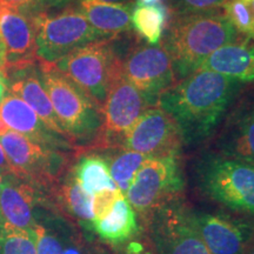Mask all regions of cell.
<instances>
[{"mask_svg":"<svg viewBox=\"0 0 254 254\" xmlns=\"http://www.w3.org/2000/svg\"><path fill=\"white\" fill-rule=\"evenodd\" d=\"M245 84L212 71L193 72L168 87L158 100L177 124L184 146L193 147L211 139Z\"/></svg>","mask_w":254,"mask_h":254,"instance_id":"6da1fadb","label":"cell"},{"mask_svg":"<svg viewBox=\"0 0 254 254\" xmlns=\"http://www.w3.org/2000/svg\"><path fill=\"white\" fill-rule=\"evenodd\" d=\"M240 36L221 9L196 13L168 12L160 43L172 59L178 81L198 71L212 53Z\"/></svg>","mask_w":254,"mask_h":254,"instance_id":"7a4b0ae2","label":"cell"},{"mask_svg":"<svg viewBox=\"0 0 254 254\" xmlns=\"http://www.w3.org/2000/svg\"><path fill=\"white\" fill-rule=\"evenodd\" d=\"M37 66L65 134L77 148L94 150L103 129L101 107L55 64L38 62Z\"/></svg>","mask_w":254,"mask_h":254,"instance_id":"3957f363","label":"cell"},{"mask_svg":"<svg viewBox=\"0 0 254 254\" xmlns=\"http://www.w3.org/2000/svg\"><path fill=\"white\" fill-rule=\"evenodd\" d=\"M195 174L200 190L208 199L254 219V165L212 152L199 159Z\"/></svg>","mask_w":254,"mask_h":254,"instance_id":"277c9868","label":"cell"},{"mask_svg":"<svg viewBox=\"0 0 254 254\" xmlns=\"http://www.w3.org/2000/svg\"><path fill=\"white\" fill-rule=\"evenodd\" d=\"M116 38L79 47L55 64L60 72L90 95L101 110L120 66Z\"/></svg>","mask_w":254,"mask_h":254,"instance_id":"5b68a950","label":"cell"},{"mask_svg":"<svg viewBox=\"0 0 254 254\" xmlns=\"http://www.w3.org/2000/svg\"><path fill=\"white\" fill-rule=\"evenodd\" d=\"M36 25L37 60L56 64L72 51L94 41L111 39L97 31L77 8H66L57 14L45 11L33 13Z\"/></svg>","mask_w":254,"mask_h":254,"instance_id":"8992f818","label":"cell"},{"mask_svg":"<svg viewBox=\"0 0 254 254\" xmlns=\"http://www.w3.org/2000/svg\"><path fill=\"white\" fill-rule=\"evenodd\" d=\"M184 184L179 153L147 157L124 195L138 215L147 219L160 206L178 198Z\"/></svg>","mask_w":254,"mask_h":254,"instance_id":"52a82bcc","label":"cell"},{"mask_svg":"<svg viewBox=\"0 0 254 254\" xmlns=\"http://www.w3.org/2000/svg\"><path fill=\"white\" fill-rule=\"evenodd\" d=\"M0 145L13 173L25 177L51 190L68 166L67 152L37 144L20 133L9 129L0 120Z\"/></svg>","mask_w":254,"mask_h":254,"instance_id":"ba28073f","label":"cell"},{"mask_svg":"<svg viewBox=\"0 0 254 254\" xmlns=\"http://www.w3.org/2000/svg\"><path fill=\"white\" fill-rule=\"evenodd\" d=\"M148 219V236L154 254H211L200 236L192 208L174 198Z\"/></svg>","mask_w":254,"mask_h":254,"instance_id":"9c48e42d","label":"cell"},{"mask_svg":"<svg viewBox=\"0 0 254 254\" xmlns=\"http://www.w3.org/2000/svg\"><path fill=\"white\" fill-rule=\"evenodd\" d=\"M120 58V71L138 88L150 106L177 81L173 63L163 44H133Z\"/></svg>","mask_w":254,"mask_h":254,"instance_id":"30bf717a","label":"cell"},{"mask_svg":"<svg viewBox=\"0 0 254 254\" xmlns=\"http://www.w3.org/2000/svg\"><path fill=\"white\" fill-rule=\"evenodd\" d=\"M148 107L144 95L124 77L119 66L103 105V129L94 150L116 147Z\"/></svg>","mask_w":254,"mask_h":254,"instance_id":"8fae6325","label":"cell"},{"mask_svg":"<svg viewBox=\"0 0 254 254\" xmlns=\"http://www.w3.org/2000/svg\"><path fill=\"white\" fill-rule=\"evenodd\" d=\"M182 146L177 124L166 111L155 105L146 109L114 148L157 157L180 153Z\"/></svg>","mask_w":254,"mask_h":254,"instance_id":"7c38bea8","label":"cell"},{"mask_svg":"<svg viewBox=\"0 0 254 254\" xmlns=\"http://www.w3.org/2000/svg\"><path fill=\"white\" fill-rule=\"evenodd\" d=\"M37 63L33 13L0 7V69L7 77Z\"/></svg>","mask_w":254,"mask_h":254,"instance_id":"4fadbf2b","label":"cell"},{"mask_svg":"<svg viewBox=\"0 0 254 254\" xmlns=\"http://www.w3.org/2000/svg\"><path fill=\"white\" fill-rule=\"evenodd\" d=\"M37 254H92L78 224L64 215L52 201L36 212L34 225Z\"/></svg>","mask_w":254,"mask_h":254,"instance_id":"5bb4252c","label":"cell"},{"mask_svg":"<svg viewBox=\"0 0 254 254\" xmlns=\"http://www.w3.org/2000/svg\"><path fill=\"white\" fill-rule=\"evenodd\" d=\"M200 236L211 254H245L254 237V219L192 208Z\"/></svg>","mask_w":254,"mask_h":254,"instance_id":"9a60e30c","label":"cell"},{"mask_svg":"<svg viewBox=\"0 0 254 254\" xmlns=\"http://www.w3.org/2000/svg\"><path fill=\"white\" fill-rule=\"evenodd\" d=\"M217 152L254 165V87L241 91L217 138Z\"/></svg>","mask_w":254,"mask_h":254,"instance_id":"2e32d148","label":"cell"},{"mask_svg":"<svg viewBox=\"0 0 254 254\" xmlns=\"http://www.w3.org/2000/svg\"><path fill=\"white\" fill-rule=\"evenodd\" d=\"M50 201V190L39 184L13 172L2 176L0 215L12 226L33 232L38 207Z\"/></svg>","mask_w":254,"mask_h":254,"instance_id":"e0dca14e","label":"cell"},{"mask_svg":"<svg viewBox=\"0 0 254 254\" xmlns=\"http://www.w3.org/2000/svg\"><path fill=\"white\" fill-rule=\"evenodd\" d=\"M0 120L9 129L45 147L67 153L77 150L68 138L52 131L24 100L14 94L5 95L0 103Z\"/></svg>","mask_w":254,"mask_h":254,"instance_id":"ac0fdd59","label":"cell"},{"mask_svg":"<svg viewBox=\"0 0 254 254\" xmlns=\"http://www.w3.org/2000/svg\"><path fill=\"white\" fill-rule=\"evenodd\" d=\"M199 69L217 72L245 85H254V33L240 36L233 43L220 47L200 65Z\"/></svg>","mask_w":254,"mask_h":254,"instance_id":"d6986e66","label":"cell"},{"mask_svg":"<svg viewBox=\"0 0 254 254\" xmlns=\"http://www.w3.org/2000/svg\"><path fill=\"white\" fill-rule=\"evenodd\" d=\"M7 81L12 94L24 100L52 131L67 138L62 128L49 94L40 80L37 64L30 67L11 72L7 74Z\"/></svg>","mask_w":254,"mask_h":254,"instance_id":"ffe728a7","label":"cell"},{"mask_svg":"<svg viewBox=\"0 0 254 254\" xmlns=\"http://www.w3.org/2000/svg\"><path fill=\"white\" fill-rule=\"evenodd\" d=\"M50 195L53 204L64 215L80 225L79 227L84 231V234H93L92 195L82 190L69 168L52 186Z\"/></svg>","mask_w":254,"mask_h":254,"instance_id":"44dd1931","label":"cell"},{"mask_svg":"<svg viewBox=\"0 0 254 254\" xmlns=\"http://www.w3.org/2000/svg\"><path fill=\"white\" fill-rule=\"evenodd\" d=\"M133 8L134 2L112 4L100 0H79L77 7L95 30L111 38L132 31Z\"/></svg>","mask_w":254,"mask_h":254,"instance_id":"7402d4cb","label":"cell"},{"mask_svg":"<svg viewBox=\"0 0 254 254\" xmlns=\"http://www.w3.org/2000/svg\"><path fill=\"white\" fill-rule=\"evenodd\" d=\"M138 213L122 194L106 217L92 222V232L105 243L122 245L138 234Z\"/></svg>","mask_w":254,"mask_h":254,"instance_id":"603a6c76","label":"cell"},{"mask_svg":"<svg viewBox=\"0 0 254 254\" xmlns=\"http://www.w3.org/2000/svg\"><path fill=\"white\" fill-rule=\"evenodd\" d=\"M69 171L82 190L92 196L101 190L117 187L110 174L109 160L104 154H82L69 167Z\"/></svg>","mask_w":254,"mask_h":254,"instance_id":"cb8c5ba5","label":"cell"},{"mask_svg":"<svg viewBox=\"0 0 254 254\" xmlns=\"http://www.w3.org/2000/svg\"><path fill=\"white\" fill-rule=\"evenodd\" d=\"M168 20V8L163 2L151 5H136L131 14L132 28L146 43L157 45L163 38Z\"/></svg>","mask_w":254,"mask_h":254,"instance_id":"d4e9b609","label":"cell"},{"mask_svg":"<svg viewBox=\"0 0 254 254\" xmlns=\"http://www.w3.org/2000/svg\"><path fill=\"white\" fill-rule=\"evenodd\" d=\"M107 150L110 151V154L106 155L109 160L110 174L120 192L125 194L133 177L147 157L138 152L123 150V148H107Z\"/></svg>","mask_w":254,"mask_h":254,"instance_id":"484cf974","label":"cell"},{"mask_svg":"<svg viewBox=\"0 0 254 254\" xmlns=\"http://www.w3.org/2000/svg\"><path fill=\"white\" fill-rule=\"evenodd\" d=\"M0 254H37L34 232L12 226L0 215Z\"/></svg>","mask_w":254,"mask_h":254,"instance_id":"4316f807","label":"cell"},{"mask_svg":"<svg viewBox=\"0 0 254 254\" xmlns=\"http://www.w3.org/2000/svg\"><path fill=\"white\" fill-rule=\"evenodd\" d=\"M221 11L241 36L254 33V17L249 0H227Z\"/></svg>","mask_w":254,"mask_h":254,"instance_id":"83f0119b","label":"cell"},{"mask_svg":"<svg viewBox=\"0 0 254 254\" xmlns=\"http://www.w3.org/2000/svg\"><path fill=\"white\" fill-rule=\"evenodd\" d=\"M227 0H170V13H196L221 9Z\"/></svg>","mask_w":254,"mask_h":254,"instance_id":"f1b7e54d","label":"cell"},{"mask_svg":"<svg viewBox=\"0 0 254 254\" xmlns=\"http://www.w3.org/2000/svg\"><path fill=\"white\" fill-rule=\"evenodd\" d=\"M123 193L120 190L114 187V189H105L97 192L92 196V213H93V220H99L106 217L107 214L112 211L113 206L116 205L117 200Z\"/></svg>","mask_w":254,"mask_h":254,"instance_id":"f546056e","label":"cell"},{"mask_svg":"<svg viewBox=\"0 0 254 254\" xmlns=\"http://www.w3.org/2000/svg\"><path fill=\"white\" fill-rule=\"evenodd\" d=\"M0 7L28 12L37 9V0H0Z\"/></svg>","mask_w":254,"mask_h":254,"instance_id":"4dcf8cb0","label":"cell"},{"mask_svg":"<svg viewBox=\"0 0 254 254\" xmlns=\"http://www.w3.org/2000/svg\"><path fill=\"white\" fill-rule=\"evenodd\" d=\"M72 0H37V11L38 8H56V7H64L68 5Z\"/></svg>","mask_w":254,"mask_h":254,"instance_id":"1f68e13d","label":"cell"},{"mask_svg":"<svg viewBox=\"0 0 254 254\" xmlns=\"http://www.w3.org/2000/svg\"><path fill=\"white\" fill-rule=\"evenodd\" d=\"M12 172H13V170H12L11 164H9L8 159L6 157L1 145H0V173H1L2 176H5V174H8Z\"/></svg>","mask_w":254,"mask_h":254,"instance_id":"d6a6232c","label":"cell"},{"mask_svg":"<svg viewBox=\"0 0 254 254\" xmlns=\"http://www.w3.org/2000/svg\"><path fill=\"white\" fill-rule=\"evenodd\" d=\"M7 77H6L5 73L0 69V103H1L2 99L5 98V93L6 91H7Z\"/></svg>","mask_w":254,"mask_h":254,"instance_id":"836d02e7","label":"cell"},{"mask_svg":"<svg viewBox=\"0 0 254 254\" xmlns=\"http://www.w3.org/2000/svg\"><path fill=\"white\" fill-rule=\"evenodd\" d=\"M105 2H112V4H127V2H134L135 0H100Z\"/></svg>","mask_w":254,"mask_h":254,"instance_id":"e575fe53","label":"cell"},{"mask_svg":"<svg viewBox=\"0 0 254 254\" xmlns=\"http://www.w3.org/2000/svg\"><path fill=\"white\" fill-rule=\"evenodd\" d=\"M245 254H254V237H253V239L251 240L249 246H247Z\"/></svg>","mask_w":254,"mask_h":254,"instance_id":"d590c367","label":"cell"},{"mask_svg":"<svg viewBox=\"0 0 254 254\" xmlns=\"http://www.w3.org/2000/svg\"><path fill=\"white\" fill-rule=\"evenodd\" d=\"M92 254H110V253H107L106 251H104V250H93Z\"/></svg>","mask_w":254,"mask_h":254,"instance_id":"8d00e7d4","label":"cell"},{"mask_svg":"<svg viewBox=\"0 0 254 254\" xmlns=\"http://www.w3.org/2000/svg\"><path fill=\"white\" fill-rule=\"evenodd\" d=\"M249 4H250L251 9H252V13H253V17H254V0H249Z\"/></svg>","mask_w":254,"mask_h":254,"instance_id":"74e56055","label":"cell"},{"mask_svg":"<svg viewBox=\"0 0 254 254\" xmlns=\"http://www.w3.org/2000/svg\"><path fill=\"white\" fill-rule=\"evenodd\" d=\"M1 186H2V174L0 173V192H1Z\"/></svg>","mask_w":254,"mask_h":254,"instance_id":"f35d334b","label":"cell"}]
</instances>
